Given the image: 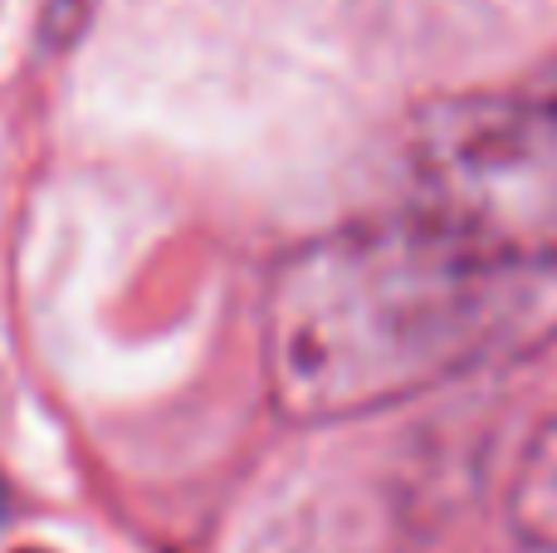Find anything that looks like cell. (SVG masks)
<instances>
[{
    "label": "cell",
    "mask_w": 557,
    "mask_h": 553,
    "mask_svg": "<svg viewBox=\"0 0 557 553\" xmlns=\"http://www.w3.org/2000/svg\"><path fill=\"white\" fill-rule=\"evenodd\" d=\"M25 553H39V549H25Z\"/></svg>",
    "instance_id": "cell-4"
},
{
    "label": "cell",
    "mask_w": 557,
    "mask_h": 553,
    "mask_svg": "<svg viewBox=\"0 0 557 553\" xmlns=\"http://www.w3.org/2000/svg\"><path fill=\"white\" fill-rule=\"evenodd\" d=\"M411 216L465 250L557 265V59L421 108L406 133Z\"/></svg>",
    "instance_id": "cell-2"
},
{
    "label": "cell",
    "mask_w": 557,
    "mask_h": 553,
    "mask_svg": "<svg viewBox=\"0 0 557 553\" xmlns=\"http://www.w3.org/2000/svg\"><path fill=\"white\" fill-rule=\"evenodd\" d=\"M557 333V265L465 250L411 211L298 245L264 294L278 417L347 421Z\"/></svg>",
    "instance_id": "cell-1"
},
{
    "label": "cell",
    "mask_w": 557,
    "mask_h": 553,
    "mask_svg": "<svg viewBox=\"0 0 557 553\" xmlns=\"http://www.w3.org/2000/svg\"><path fill=\"white\" fill-rule=\"evenodd\" d=\"M513 525L533 544L557 549V421L533 441L523 460V476L513 486Z\"/></svg>",
    "instance_id": "cell-3"
}]
</instances>
